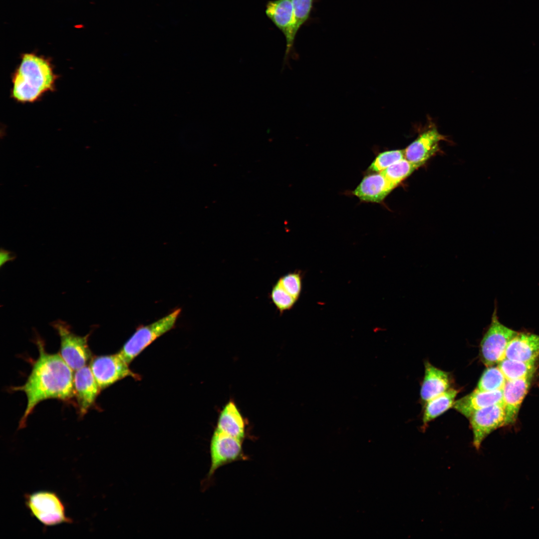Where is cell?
Segmentation results:
<instances>
[{"mask_svg":"<svg viewBox=\"0 0 539 539\" xmlns=\"http://www.w3.org/2000/svg\"><path fill=\"white\" fill-rule=\"evenodd\" d=\"M533 377L507 380L503 389L505 425L515 423L522 402L530 388Z\"/></svg>","mask_w":539,"mask_h":539,"instance_id":"cell-13","label":"cell"},{"mask_svg":"<svg viewBox=\"0 0 539 539\" xmlns=\"http://www.w3.org/2000/svg\"><path fill=\"white\" fill-rule=\"evenodd\" d=\"M505 358L524 362L537 361L539 359V335L518 332L509 343Z\"/></svg>","mask_w":539,"mask_h":539,"instance_id":"cell-14","label":"cell"},{"mask_svg":"<svg viewBox=\"0 0 539 539\" xmlns=\"http://www.w3.org/2000/svg\"><path fill=\"white\" fill-rule=\"evenodd\" d=\"M403 158H405L404 150L382 152L377 156L369 167V169L372 171L380 172Z\"/></svg>","mask_w":539,"mask_h":539,"instance_id":"cell-23","label":"cell"},{"mask_svg":"<svg viewBox=\"0 0 539 539\" xmlns=\"http://www.w3.org/2000/svg\"><path fill=\"white\" fill-rule=\"evenodd\" d=\"M181 312V308H176L150 324L139 326L118 353L130 364L148 346L175 326Z\"/></svg>","mask_w":539,"mask_h":539,"instance_id":"cell-3","label":"cell"},{"mask_svg":"<svg viewBox=\"0 0 539 539\" xmlns=\"http://www.w3.org/2000/svg\"><path fill=\"white\" fill-rule=\"evenodd\" d=\"M446 139L434 124H430L404 149L405 158L420 166L439 150V143Z\"/></svg>","mask_w":539,"mask_h":539,"instance_id":"cell-11","label":"cell"},{"mask_svg":"<svg viewBox=\"0 0 539 539\" xmlns=\"http://www.w3.org/2000/svg\"><path fill=\"white\" fill-rule=\"evenodd\" d=\"M451 379L448 372L441 370L427 361L420 395L426 402L450 388Z\"/></svg>","mask_w":539,"mask_h":539,"instance_id":"cell-17","label":"cell"},{"mask_svg":"<svg viewBox=\"0 0 539 539\" xmlns=\"http://www.w3.org/2000/svg\"><path fill=\"white\" fill-rule=\"evenodd\" d=\"M0 259H1V266L4 263L12 260L13 257L11 256V253L9 252L1 249L0 251Z\"/></svg>","mask_w":539,"mask_h":539,"instance_id":"cell-27","label":"cell"},{"mask_svg":"<svg viewBox=\"0 0 539 539\" xmlns=\"http://www.w3.org/2000/svg\"><path fill=\"white\" fill-rule=\"evenodd\" d=\"M419 167V165L403 158L380 173L388 181L396 187Z\"/></svg>","mask_w":539,"mask_h":539,"instance_id":"cell-21","label":"cell"},{"mask_svg":"<svg viewBox=\"0 0 539 539\" xmlns=\"http://www.w3.org/2000/svg\"><path fill=\"white\" fill-rule=\"evenodd\" d=\"M497 404L503 405V389L483 391L475 389L455 401L453 407L467 418L476 411Z\"/></svg>","mask_w":539,"mask_h":539,"instance_id":"cell-15","label":"cell"},{"mask_svg":"<svg viewBox=\"0 0 539 539\" xmlns=\"http://www.w3.org/2000/svg\"><path fill=\"white\" fill-rule=\"evenodd\" d=\"M35 343L39 356L32 363L26 381L22 386L11 388L13 391L23 392L27 398L19 429L25 427L28 417L41 401L50 398L68 401L74 395L73 370L59 354L47 353L43 340L38 336Z\"/></svg>","mask_w":539,"mask_h":539,"instance_id":"cell-1","label":"cell"},{"mask_svg":"<svg viewBox=\"0 0 539 539\" xmlns=\"http://www.w3.org/2000/svg\"><path fill=\"white\" fill-rule=\"evenodd\" d=\"M507 380L533 377L538 368L537 361L524 362L504 358L498 365Z\"/></svg>","mask_w":539,"mask_h":539,"instance_id":"cell-20","label":"cell"},{"mask_svg":"<svg viewBox=\"0 0 539 539\" xmlns=\"http://www.w3.org/2000/svg\"><path fill=\"white\" fill-rule=\"evenodd\" d=\"M25 503L30 514L44 527L71 523L64 503L55 493L40 491L25 495Z\"/></svg>","mask_w":539,"mask_h":539,"instance_id":"cell-4","label":"cell"},{"mask_svg":"<svg viewBox=\"0 0 539 539\" xmlns=\"http://www.w3.org/2000/svg\"><path fill=\"white\" fill-rule=\"evenodd\" d=\"M458 392V390L450 388L426 402L422 419L424 427L429 422L453 407Z\"/></svg>","mask_w":539,"mask_h":539,"instance_id":"cell-19","label":"cell"},{"mask_svg":"<svg viewBox=\"0 0 539 539\" xmlns=\"http://www.w3.org/2000/svg\"><path fill=\"white\" fill-rule=\"evenodd\" d=\"M58 78L51 58L35 52L22 53L11 73L10 96L21 104L36 102L55 91Z\"/></svg>","mask_w":539,"mask_h":539,"instance_id":"cell-2","label":"cell"},{"mask_svg":"<svg viewBox=\"0 0 539 539\" xmlns=\"http://www.w3.org/2000/svg\"><path fill=\"white\" fill-rule=\"evenodd\" d=\"M295 20L296 31L308 19L313 6V0H291Z\"/></svg>","mask_w":539,"mask_h":539,"instance_id":"cell-25","label":"cell"},{"mask_svg":"<svg viewBox=\"0 0 539 539\" xmlns=\"http://www.w3.org/2000/svg\"><path fill=\"white\" fill-rule=\"evenodd\" d=\"M292 296L297 299L301 289V277L297 272H291L280 277L277 281Z\"/></svg>","mask_w":539,"mask_h":539,"instance_id":"cell-26","label":"cell"},{"mask_svg":"<svg viewBox=\"0 0 539 539\" xmlns=\"http://www.w3.org/2000/svg\"><path fill=\"white\" fill-rule=\"evenodd\" d=\"M243 441L216 428L210 442L211 466L207 480H210L220 467L248 459L243 450Z\"/></svg>","mask_w":539,"mask_h":539,"instance_id":"cell-7","label":"cell"},{"mask_svg":"<svg viewBox=\"0 0 539 539\" xmlns=\"http://www.w3.org/2000/svg\"><path fill=\"white\" fill-rule=\"evenodd\" d=\"M270 298L272 303L280 313L291 309L296 300L290 295L277 281L271 289Z\"/></svg>","mask_w":539,"mask_h":539,"instance_id":"cell-24","label":"cell"},{"mask_svg":"<svg viewBox=\"0 0 539 539\" xmlns=\"http://www.w3.org/2000/svg\"><path fill=\"white\" fill-rule=\"evenodd\" d=\"M267 17L282 32L286 41L283 67L292 51L297 31L291 0H271L266 5Z\"/></svg>","mask_w":539,"mask_h":539,"instance_id":"cell-9","label":"cell"},{"mask_svg":"<svg viewBox=\"0 0 539 539\" xmlns=\"http://www.w3.org/2000/svg\"><path fill=\"white\" fill-rule=\"evenodd\" d=\"M473 432V445L479 450L484 440L497 429L506 426L503 404H497L475 411L469 418Z\"/></svg>","mask_w":539,"mask_h":539,"instance_id":"cell-10","label":"cell"},{"mask_svg":"<svg viewBox=\"0 0 539 539\" xmlns=\"http://www.w3.org/2000/svg\"><path fill=\"white\" fill-rule=\"evenodd\" d=\"M60 340V355L73 370L87 365L92 358L88 340L90 333L85 336L75 334L70 326L61 320L52 323Z\"/></svg>","mask_w":539,"mask_h":539,"instance_id":"cell-6","label":"cell"},{"mask_svg":"<svg viewBox=\"0 0 539 539\" xmlns=\"http://www.w3.org/2000/svg\"><path fill=\"white\" fill-rule=\"evenodd\" d=\"M74 392L80 416H83L94 404L101 390L89 366L75 371Z\"/></svg>","mask_w":539,"mask_h":539,"instance_id":"cell-12","label":"cell"},{"mask_svg":"<svg viewBox=\"0 0 539 539\" xmlns=\"http://www.w3.org/2000/svg\"><path fill=\"white\" fill-rule=\"evenodd\" d=\"M518 333L500 321L496 305L490 324L480 344V355L483 364L487 367L492 366L505 358L508 345Z\"/></svg>","mask_w":539,"mask_h":539,"instance_id":"cell-5","label":"cell"},{"mask_svg":"<svg viewBox=\"0 0 539 539\" xmlns=\"http://www.w3.org/2000/svg\"><path fill=\"white\" fill-rule=\"evenodd\" d=\"M395 187L380 172L364 177L352 194L363 201L380 203Z\"/></svg>","mask_w":539,"mask_h":539,"instance_id":"cell-16","label":"cell"},{"mask_svg":"<svg viewBox=\"0 0 539 539\" xmlns=\"http://www.w3.org/2000/svg\"><path fill=\"white\" fill-rule=\"evenodd\" d=\"M89 363V367L101 390L127 377L139 379V375L130 369L129 364L118 352L92 357Z\"/></svg>","mask_w":539,"mask_h":539,"instance_id":"cell-8","label":"cell"},{"mask_svg":"<svg viewBox=\"0 0 539 539\" xmlns=\"http://www.w3.org/2000/svg\"><path fill=\"white\" fill-rule=\"evenodd\" d=\"M506 381V379L498 366H489L482 375L476 389L483 391L502 390Z\"/></svg>","mask_w":539,"mask_h":539,"instance_id":"cell-22","label":"cell"},{"mask_svg":"<svg viewBox=\"0 0 539 539\" xmlns=\"http://www.w3.org/2000/svg\"><path fill=\"white\" fill-rule=\"evenodd\" d=\"M216 429L241 440L245 439L244 420L233 402L228 403L221 411Z\"/></svg>","mask_w":539,"mask_h":539,"instance_id":"cell-18","label":"cell"}]
</instances>
